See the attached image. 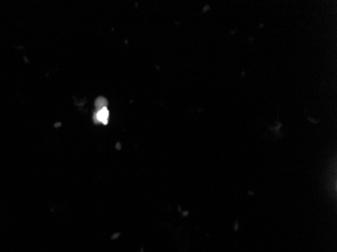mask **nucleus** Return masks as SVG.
<instances>
[{
	"label": "nucleus",
	"instance_id": "nucleus-2",
	"mask_svg": "<svg viewBox=\"0 0 337 252\" xmlns=\"http://www.w3.org/2000/svg\"><path fill=\"white\" fill-rule=\"evenodd\" d=\"M106 104H107L106 99H105V98H102V97L96 99V101H95V105H96V107L98 108V110L103 109V108H106Z\"/></svg>",
	"mask_w": 337,
	"mask_h": 252
},
{
	"label": "nucleus",
	"instance_id": "nucleus-1",
	"mask_svg": "<svg viewBox=\"0 0 337 252\" xmlns=\"http://www.w3.org/2000/svg\"><path fill=\"white\" fill-rule=\"evenodd\" d=\"M109 118V111L107 108H103L98 110L95 115H94V120L97 123H102V124H107Z\"/></svg>",
	"mask_w": 337,
	"mask_h": 252
}]
</instances>
